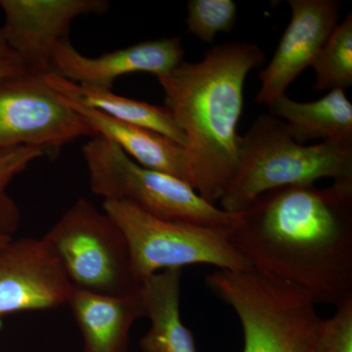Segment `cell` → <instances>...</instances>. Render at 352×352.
<instances>
[{
	"mask_svg": "<svg viewBox=\"0 0 352 352\" xmlns=\"http://www.w3.org/2000/svg\"><path fill=\"white\" fill-rule=\"evenodd\" d=\"M230 240L254 270L337 307L352 296V180L265 192Z\"/></svg>",
	"mask_w": 352,
	"mask_h": 352,
	"instance_id": "6da1fadb",
	"label": "cell"
},
{
	"mask_svg": "<svg viewBox=\"0 0 352 352\" xmlns=\"http://www.w3.org/2000/svg\"><path fill=\"white\" fill-rule=\"evenodd\" d=\"M264 59L256 43L234 41L206 50L200 62L183 61L157 76L164 107L186 138L190 186L214 205L237 168L245 80Z\"/></svg>",
	"mask_w": 352,
	"mask_h": 352,
	"instance_id": "7a4b0ae2",
	"label": "cell"
},
{
	"mask_svg": "<svg viewBox=\"0 0 352 352\" xmlns=\"http://www.w3.org/2000/svg\"><path fill=\"white\" fill-rule=\"evenodd\" d=\"M323 178L352 180V144H300L283 120L263 113L240 136L237 168L220 198V208L240 214L265 192L314 185Z\"/></svg>",
	"mask_w": 352,
	"mask_h": 352,
	"instance_id": "3957f363",
	"label": "cell"
},
{
	"mask_svg": "<svg viewBox=\"0 0 352 352\" xmlns=\"http://www.w3.org/2000/svg\"><path fill=\"white\" fill-rule=\"evenodd\" d=\"M206 283L237 314L243 352L314 351L322 319L303 289L254 268L217 270Z\"/></svg>",
	"mask_w": 352,
	"mask_h": 352,
	"instance_id": "277c9868",
	"label": "cell"
},
{
	"mask_svg": "<svg viewBox=\"0 0 352 352\" xmlns=\"http://www.w3.org/2000/svg\"><path fill=\"white\" fill-rule=\"evenodd\" d=\"M90 188L104 201H126L168 221L235 228L231 214L201 198L182 179L134 162L107 139L94 136L82 147Z\"/></svg>",
	"mask_w": 352,
	"mask_h": 352,
	"instance_id": "5b68a950",
	"label": "cell"
},
{
	"mask_svg": "<svg viewBox=\"0 0 352 352\" xmlns=\"http://www.w3.org/2000/svg\"><path fill=\"white\" fill-rule=\"evenodd\" d=\"M43 239L74 289L120 298L140 292L126 236L87 199H78Z\"/></svg>",
	"mask_w": 352,
	"mask_h": 352,
	"instance_id": "8992f818",
	"label": "cell"
},
{
	"mask_svg": "<svg viewBox=\"0 0 352 352\" xmlns=\"http://www.w3.org/2000/svg\"><path fill=\"white\" fill-rule=\"evenodd\" d=\"M103 210L126 236L140 282L160 271L194 264H208L219 270L252 268L231 243L234 228L168 221L126 201H104Z\"/></svg>",
	"mask_w": 352,
	"mask_h": 352,
	"instance_id": "52a82bcc",
	"label": "cell"
},
{
	"mask_svg": "<svg viewBox=\"0 0 352 352\" xmlns=\"http://www.w3.org/2000/svg\"><path fill=\"white\" fill-rule=\"evenodd\" d=\"M45 75L25 71L0 80V149L27 146L57 153L76 139L96 136Z\"/></svg>",
	"mask_w": 352,
	"mask_h": 352,
	"instance_id": "ba28073f",
	"label": "cell"
},
{
	"mask_svg": "<svg viewBox=\"0 0 352 352\" xmlns=\"http://www.w3.org/2000/svg\"><path fill=\"white\" fill-rule=\"evenodd\" d=\"M73 291L43 238H12L0 247V317L63 307Z\"/></svg>",
	"mask_w": 352,
	"mask_h": 352,
	"instance_id": "9c48e42d",
	"label": "cell"
},
{
	"mask_svg": "<svg viewBox=\"0 0 352 352\" xmlns=\"http://www.w3.org/2000/svg\"><path fill=\"white\" fill-rule=\"evenodd\" d=\"M1 29L7 43L32 73H51L57 44L68 38L72 23L80 16L107 12V0H0Z\"/></svg>",
	"mask_w": 352,
	"mask_h": 352,
	"instance_id": "30bf717a",
	"label": "cell"
},
{
	"mask_svg": "<svg viewBox=\"0 0 352 352\" xmlns=\"http://www.w3.org/2000/svg\"><path fill=\"white\" fill-rule=\"evenodd\" d=\"M292 17L274 56L258 74L256 101L270 107L308 67L339 24L338 0H289Z\"/></svg>",
	"mask_w": 352,
	"mask_h": 352,
	"instance_id": "8fae6325",
	"label": "cell"
},
{
	"mask_svg": "<svg viewBox=\"0 0 352 352\" xmlns=\"http://www.w3.org/2000/svg\"><path fill=\"white\" fill-rule=\"evenodd\" d=\"M184 55L179 36L142 41L97 57L85 56L67 38L53 51L51 73L82 87L112 90L120 76L134 73H149L157 78L166 75L182 63Z\"/></svg>",
	"mask_w": 352,
	"mask_h": 352,
	"instance_id": "7c38bea8",
	"label": "cell"
},
{
	"mask_svg": "<svg viewBox=\"0 0 352 352\" xmlns=\"http://www.w3.org/2000/svg\"><path fill=\"white\" fill-rule=\"evenodd\" d=\"M67 305L82 332L83 352H129L132 326L145 317L140 292L120 298L74 289Z\"/></svg>",
	"mask_w": 352,
	"mask_h": 352,
	"instance_id": "4fadbf2b",
	"label": "cell"
},
{
	"mask_svg": "<svg viewBox=\"0 0 352 352\" xmlns=\"http://www.w3.org/2000/svg\"><path fill=\"white\" fill-rule=\"evenodd\" d=\"M61 97L82 116L95 135L111 141L140 166L175 176L189 184L186 152L182 144L159 132L120 122L62 95Z\"/></svg>",
	"mask_w": 352,
	"mask_h": 352,
	"instance_id": "5bb4252c",
	"label": "cell"
},
{
	"mask_svg": "<svg viewBox=\"0 0 352 352\" xmlns=\"http://www.w3.org/2000/svg\"><path fill=\"white\" fill-rule=\"evenodd\" d=\"M182 270L160 271L146 278L140 296L150 328L139 342L142 352H197L193 333L180 315Z\"/></svg>",
	"mask_w": 352,
	"mask_h": 352,
	"instance_id": "9a60e30c",
	"label": "cell"
},
{
	"mask_svg": "<svg viewBox=\"0 0 352 352\" xmlns=\"http://www.w3.org/2000/svg\"><path fill=\"white\" fill-rule=\"evenodd\" d=\"M268 108L271 115L283 120L300 144L315 139L352 144V103L344 90H330L311 102L295 101L283 94Z\"/></svg>",
	"mask_w": 352,
	"mask_h": 352,
	"instance_id": "2e32d148",
	"label": "cell"
},
{
	"mask_svg": "<svg viewBox=\"0 0 352 352\" xmlns=\"http://www.w3.org/2000/svg\"><path fill=\"white\" fill-rule=\"evenodd\" d=\"M44 78L48 85L62 96L120 122L159 132L183 147L186 144L184 133L176 126L170 112L164 107L120 96L113 94V90L76 85L56 74H46Z\"/></svg>",
	"mask_w": 352,
	"mask_h": 352,
	"instance_id": "e0dca14e",
	"label": "cell"
},
{
	"mask_svg": "<svg viewBox=\"0 0 352 352\" xmlns=\"http://www.w3.org/2000/svg\"><path fill=\"white\" fill-rule=\"evenodd\" d=\"M314 90L342 89L352 85V13L337 25L315 58Z\"/></svg>",
	"mask_w": 352,
	"mask_h": 352,
	"instance_id": "ac0fdd59",
	"label": "cell"
},
{
	"mask_svg": "<svg viewBox=\"0 0 352 352\" xmlns=\"http://www.w3.org/2000/svg\"><path fill=\"white\" fill-rule=\"evenodd\" d=\"M45 155L38 148L20 147L0 149V234L13 236L21 223V210L9 195L8 188L13 180L24 173L36 160Z\"/></svg>",
	"mask_w": 352,
	"mask_h": 352,
	"instance_id": "d6986e66",
	"label": "cell"
},
{
	"mask_svg": "<svg viewBox=\"0 0 352 352\" xmlns=\"http://www.w3.org/2000/svg\"><path fill=\"white\" fill-rule=\"evenodd\" d=\"M187 10V31L204 43H212L219 32H230L237 20L233 0H190Z\"/></svg>",
	"mask_w": 352,
	"mask_h": 352,
	"instance_id": "ffe728a7",
	"label": "cell"
},
{
	"mask_svg": "<svg viewBox=\"0 0 352 352\" xmlns=\"http://www.w3.org/2000/svg\"><path fill=\"white\" fill-rule=\"evenodd\" d=\"M336 307L332 317L322 319L312 352H352V296Z\"/></svg>",
	"mask_w": 352,
	"mask_h": 352,
	"instance_id": "44dd1931",
	"label": "cell"
},
{
	"mask_svg": "<svg viewBox=\"0 0 352 352\" xmlns=\"http://www.w3.org/2000/svg\"><path fill=\"white\" fill-rule=\"evenodd\" d=\"M25 71L24 62L8 45L0 27V80L19 75Z\"/></svg>",
	"mask_w": 352,
	"mask_h": 352,
	"instance_id": "7402d4cb",
	"label": "cell"
},
{
	"mask_svg": "<svg viewBox=\"0 0 352 352\" xmlns=\"http://www.w3.org/2000/svg\"><path fill=\"white\" fill-rule=\"evenodd\" d=\"M12 238L13 236L1 235V234H0V247L4 244H6V243L8 242V241L12 239Z\"/></svg>",
	"mask_w": 352,
	"mask_h": 352,
	"instance_id": "603a6c76",
	"label": "cell"
}]
</instances>
